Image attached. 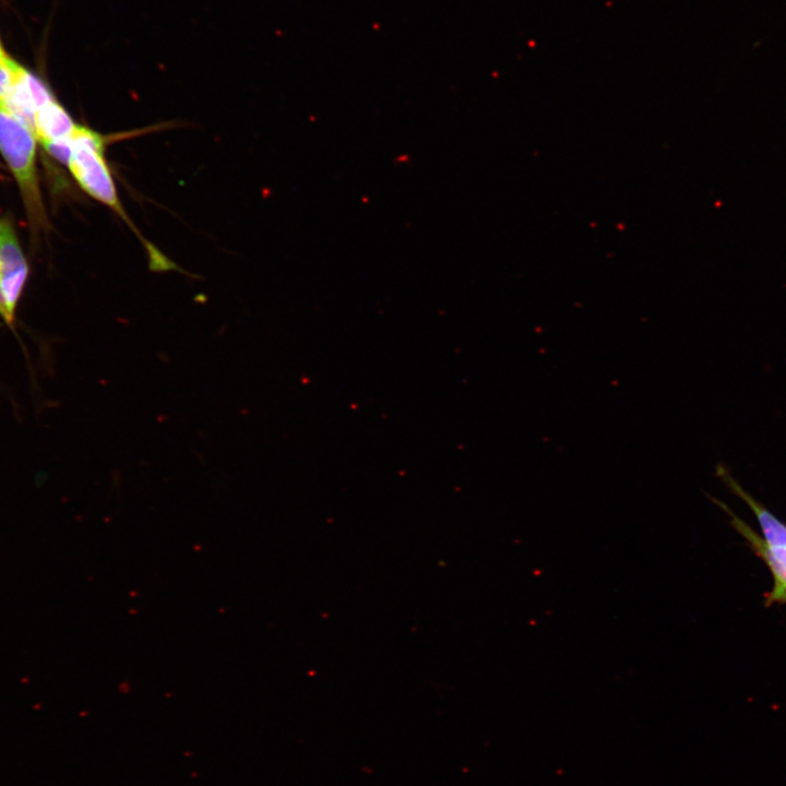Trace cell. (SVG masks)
Segmentation results:
<instances>
[{
	"instance_id": "cell-4",
	"label": "cell",
	"mask_w": 786,
	"mask_h": 786,
	"mask_svg": "<svg viewBox=\"0 0 786 786\" xmlns=\"http://www.w3.org/2000/svg\"><path fill=\"white\" fill-rule=\"evenodd\" d=\"M26 277L27 264L15 233L0 221V315L8 324L14 320Z\"/></svg>"
},
{
	"instance_id": "cell-3",
	"label": "cell",
	"mask_w": 786,
	"mask_h": 786,
	"mask_svg": "<svg viewBox=\"0 0 786 786\" xmlns=\"http://www.w3.org/2000/svg\"><path fill=\"white\" fill-rule=\"evenodd\" d=\"M0 153L14 175L25 200L28 213L41 221L44 209L38 189L34 133L0 105Z\"/></svg>"
},
{
	"instance_id": "cell-2",
	"label": "cell",
	"mask_w": 786,
	"mask_h": 786,
	"mask_svg": "<svg viewBox=\"0 0 786 786\" xmlns=\"http://www.w3.org/2000/svg\"><path fill=\"white\" fill-rule=\"evenodd\" d=\"M716 475L734 495L745 501L760 525L761 535L735 514L727 504L710 497L729 515L733 527L767 565L773 577V586L765 595V604H786V523L750 495L725 465H716Z\"/></svg>"
},
{
	"instance_id": "cell-7",
	"label": "cell",
	"mask_w": 786,
	"mask_h": 786,
	"mask_svg": "<svg viewBox=\"0 0 786 786\" xmlns=\"http://www.w3.org/2000/svg\"><path fill=\"white\" fill-rule=\"evenodd\" d=\"M21 64L7 52L0 56V105L4 106L13 88Z\"/></svg>"
},
{
	"instance_id": "cell-1",
	"label": "cell",
	"mask_w": 786,
	"mask_h": 786,
	"mask_svg": "<svg viewBox=\"0 0 786 786\" xmlns=\"http://www.w3.org/2000/svg\"><path fill=\"white\" fill-rule=\"evenodd\" d=\"M109 140L111 139L79 124L71 136L72 154L68 167L72 176L87 194L112 210L132 229L147 252L152 271L176 270L177 265L171 260L141 236L126 213L105 157Z\"/></svg>"
},
{
	"instance_id": "cell-8",
	"label": "cell",
	"mask_w": 786,
	"mask_h": 786,
	"mask_svg": "<svg viewBox=\"0 0 786 786\" xmlns=\"http://www.w3.org/2000/svg\"><path fill=\"white\" fill-rule=\"evenodd\" d=\"M45 150L57 160L68 166L72 154L71 138L40 143Z\"/></svg>"
},
{
	"instance_id": "cell-5",
	"label": "cell",
	"mask_w": 786,
	"mask_h": 786,
	"mask_svg": "<svg viewBox=\"0 0 786 786\" xmlns=\"http://www.w3.org/2000/svg\"><path fill=\"white\" fill-rule=\"evenodd\" d=\"M53 99L48 87L21 66L4 107L35 135L37 111Z\"/></svg>"
},
{
	"instance_id": "cell-9",
	"label": "cell",
	"mask_w": 786,
	"mask_h": 786,
	"mask_svg": "<svg viewBox=\"0 0 786 786\" xmlns=\"http://www.w3.org/2000/svg\"><path fill=\"white\" fill-rule=\"evenodd\" d=\"M3 53H5V51H4V49H3V47H2V44H1V40H0V56L3 55Z\"/></svg>"
},
{
	"instance_id": "cell-6",
	"label": "cell",
	"mask_w": 786,
	"mask_h": 786,
	"mask_svg": "<svg viewBox=\"0 0 786 786\" xmlns=\"http://www.w3.org/2000/svg\"><path fill=\"white\" fill-rule=\"evenodd\" d=\"M78 126L64 108L53 99L36 114L35 138L39 143L70 139Z\"/></svg>"
}]
</instances>
